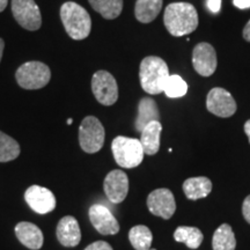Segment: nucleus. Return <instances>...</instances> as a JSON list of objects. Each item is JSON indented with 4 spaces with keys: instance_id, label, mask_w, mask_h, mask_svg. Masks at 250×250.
<instances>
[{
    "instance_id": "nucleus-1",
    "label": "nucleus",
    "mask_w": 250,
    "mask_h": 250,
    "mask_svg": "<svg viewBox=\"0 0 250 250\" xmlns=\"http://www.w3.org/2000/svg\"><path fill=\"white\" fill-rule=\"evenodd\" d=\"M164 22L171 36L182 37L197 29L198 14L189 2H173L165 9Z\"/></svg>"
},
{
    "instance_id": "nucleus-2",
    "label": "nucleus",
    "mask_w": 250,
    "mask_h": 250,
    "mask_svg": "<svg viewBox=\"0 0 250 250\" xmlns=\"http://www.w3.org/2000/svg\"><path fill=\"white\" fill-rule=\"evenodd\" d=\"M167 62L156 56L144 58L139 68V79L143 89L151 95L164 93L166 83L169 78Z\"/></svg>"
},
{
    "instance_id": "nucleus-3",
    "label": "nucleus",
    "mask_w": 250,
    "mask_h": 250,
    "mask_svg": "<svg viewBox=\"0 0 250 250\" xmlns=\"http://www.w3.org/2000/svg\"><path fill=\"white\" fill-rule=\"evenodd\" d=\"M61 19L71 39L80 41L88 37L92 30V19L83 6L73 1L65 2L61 8Z\"/></svg>"
},
{
    "instance_id": "nucleus-4",
    "label": "nucleus",
    "mask_w": 250,
    "mask_h": 250,
    "mask_svg": "<svg viewBox=\"0 0 250 250\" xmlns=\"http://www.w3.org/2000/svg\"><path fill=\"white\" fill-rule=\"evenodd\" d=\"M111 151L116 164L127 169L138 167L145 155L139 139L123 136H118L112 140Z\"/></svg>"
},
{
    "instance_id": "nucleus-5",
    "label": "nucleus",
    "mask_w": 250,
    "mask_h": 250,
    "mask_svg": "<svg viewBox=\"0 0 250 250\" xmlns=\"http://www.w3.org/2000/svg\"><path fill=\"white\" fill-rule=\"evenodd\" d=\"M15 79L24 89H40L49 83L51 71L44 62H27L18 68Z\"/></svg>"
},
{
    "instance_id": "nucleus-6",
    "label": "nucleus",
    "mask_w": 250,
    "mask_h": 250,
    "mask_svg": "<svg viewBox=\"0 0 250 250\" xmlns=\"http://www.w3.org/2000/svg\"><path fill=\"white\" fill-rule=\"evenodd\" d=\"M104 127L101 122L94 116H87L83 120L79 127V144L83 152H99L104 144Z\"/></svg>"
},
{
    "instance_id": "nucleus-7",
    "label": "nucleus",
    "mask_w": 250,
    "mask_h": 250,
    "mask_svg": "<svg viewBox=\"0 0 250 250\" xmlns=\"http://www.w3.org/2000/svg\"><path fill=\"white\" fill-rule=\"evenodd\" d=\"M12 13L15 21L24 29L34 31L42 26V15L34 0H12Z\"/></svg>"
},
{
    "instance_id": "nucleus-8",
    "label": "nucleus",
    "mask_w": 250,
    "mask_h": 250,
    "mask_svg": "<svg viewBox=\"0 0 250 250\" xmlns=\"http://www.w3.org/2000/svg\"><path fill=\"white\" fill-rule=\"evenodd\" d=\"M92 90L95 99L102 105L115 104L118 99V86L112 74L98 71L92 78Z\"/></svg>"
},
{
    "instance_id": "nucleus-9",
    "label": "nucleus",
    "mask_w": 250,
    "mask_h": 250,
    "mask_svg": "<svg viewBox=\"0 0 250 250\" xmlns=\"http://www.w3.org/2000/svg\"><path fill=\"white\" fill-rule=\"evenodd\" d=\"M206 108L218 117H230L236 111V102L226 89L215 87L211 89L206 98Z\"/></svg>"
},
{
    "instance_id": "nucleus-10",
    "label": "nucleus",
    "mask_w": 250,
    "mask_h": 250,
    "mask_svg": "<svg viewBox=\"0 0 250 250\" xmlns=\"http://www.w3.org/2000/svg\"><path fill=\"white\" fill-rule=\"evenodd\" d=\"M147 208L152 214L168 220L176 211L173 192L166 188L154 190L147 197Z\"/></svg>"
},
{
    "instance_id": "nucleus-11",
    "label": "nucleus",
    "mask_w": 250,
    "mask_h": 250,
    "mask_svg": "<svg viewBox=\"0 0 250 250\" xmlns=\"http://www.w3.org/2000/svg\"><path fill=\"white\" fill-rule=\"evenodd\" d=\"M24 199L34 212L46 214L56 208V197L46 188L31 186L24 192Z\"/></svg>"
},
{
    "instance_id": "nucleus-12",
    "label": "nucleus",
    "mask_w": 250,
    "mask_h": 250,
    "mask_svg": "<svg viewBox=\"0 0 250 250\" xmlns=\"http://www.w3.org/2000/svg\"><path fill=\"white\" fill-rule=\"evenodd\" d=\"M89 220L93 227L102 235H115L120 232V224L105 206L95 204L89 208Z\"/></svg>"
},
{
    "instance_id": "nucleus-13",
    "label": "nucleus",
    "mask_w": 250,
    "mask_h": 250,
    "mask_svg": "<svg viewBox=\"0 0 250 250\" xmlns=\"http://www.w3.org/2000/svg\"><path fill=\"white\" fill-rule=\"evenodd\" d=\"M217 54L208 43H199L192 51V65L202 77H210L217 70Z\"/></svg>"
},
{
    "instance_id": "nucleus-14",
    "label": "nucleus",
    "mask_w": 250,
    "mask_h": 250,
    "mask_svg": "<svg viewBox=\"0 0 250 250\" xmlns=\"http://www.w3.org/2000/svg\"><path fill=\"white\" fill-rule=\"evenodd\" d=\"M107 198L114 204H120L126 198L129 192V179L127 175L120 169L111 170L103 183Z\"/></svg>"
},
{
    "instance_id": "nucleus-15",
    "label": "nucleus",
    "mask_w": 250,
    "mask_h": 250,
    "mask_svg": "<svg viewBox=\"0 0 250 250\" xmlns=\"http://www.w3.org/2000/svg\"><path fill=\"white\" fill-rule=\"evenodd\" d=\"M56 235L62 246L67 248L77 247L81 241V232L77 219L72 215L62 218L57 225Z\"/></svg>"
},
{
    "instance_id": "nucleus-16",
    "label": "nucleus",
    "mask_w": 250,
    "mask_h": 250,
    "mask_svg": "<svg viewBox=\"0 0 250 250\" xmlns=\"http://www.w3.org/2000/svg\"><path fill=\"white\" fill-rule=\"evenodd\" d=\"M14 230L18 240L24 247L31 250H39L42 248L44 237H43L42 230L36 225L27 223V221H21L15 226Z\"/></svg>"
},
{
    "instance_id": "nucleus-17",
    "label": "nucleus",
    "mask_w": 250,
    "mask_h": 250,
    "mask_svg": "<svg viewBox=\"0 0 250 250\" xmlns=\"http://www.w3.org/2000/svg\"><path fill=\"white\" fill-rule=\"evenodd\" d=\"M162 125L159 121L151 122L140 132V143L144 152L147 155H154L160 149V136Z\"/></svg>"
},
{
    "instance_id": "nucleus-18",
    "label": "nucleus",
    "mask_w": 250,
    "mask_h": 250,
    "mask_svg": "<svg viewBox=\"0 0 250 250\" xmlns=\"http://www.w3.org/2000/svg\"><path fill=\"white\" fill-rule=\"evenodd\" d=\"M212 190V182L210 179L205 176L191 177L186 180L183 183V191L188 199L197 201V199L205 198L210 195Z\"/></svg>"
},
{
    "instance_id": "nucleus-19",
    "label": "nucleus",
    "mask_w": 250,
    "mask_h": 250,
    "mask_svg": "<svg viewBox=\"0 0 250 250\" xmlns=\"http://www.w3.org/2000/svg\"><path fill=\"white\" fill-rule=\"evenodd\" d=\"M160 114H159L158 105L155 101L151 98H143L138 104V116L136 120V130L142 132L144 127L148 123L154 121H159Z\"/></svg>"
},
{
    "instance_id": "nucleus-20",
    "label": "nucleus",
    "mask_w": 250,
    "mask_h": 250,
    "mask_svg": "<svg viewBox=\"0 0 250 250\" xmlns=\"http://www.w3.org/2000/svg\"><path fill=\"white\" fill-rule=\"evenodd\" d=\"M162 8V0H137L134 7L136 19L142 23H149L158 17Z\"/></svg>"
},
{
    "instance_id": "nucleus-21",
    "label": "nucleus",
    "mask_w": 250,
    "mask_h": 250,
    "mask_svg": "<svg viewBox=\"0 0 250 250\" xmlns=\"http://www.w3.org/2000/svg\"><path fill=\"white\" fill-rule=\"evenodd\" d=\"M212 247H213V250H235V235L229 225L223 224L218 227L213 234Z\"/></svg>"
},
{
    "instance_id": "nucleus-22",
    "label": "nucleus",
    "mask_w": 250,
    "mask_h": 250,
    "mask_svg": "<svg viewBox=\"0 0 250 250\" xmlns=\"http://www.w3.org/2000/svg\"><path fill=\"white\" fill-rule=\"evenodd\" d=\"M174 239L176 242L186 243L190 249H197L203 242V233L197 227L180 226L174 232Z\"/></svg>"
},
{
    "instance_id": "nucleus-23",
    "label": "nucleus",
    "mask_w": 250,
    "mask_h": 250,
    "mask_svg": "<svg viewBox=\"0 0 250 250\" xmlns=\"http://www.w3.org/2000/svg\"><path fill=\"white\" fill-rule=\"evenodd\" d=\"M94 11L107 20L118 18L123 9V0H88Z\"/></svg>"
},
{
    "instance_id": "nucleus-24",
    "label": "nucleus",
    "mask_w": 250,
    "mask_h": 250,
    "mask_svg": "<svg viewBox=\"0 0 250 250\" xmlns=\"http://www.w3.org/2000/svg\"><path fill=\"white\" fill-rule=\"evenodd\" d=\"M129 240L134 250H149L152 246L153 235L148 227L138 225L130 229Z\"/></svg>"
},
{
    "instance_id": "nucleus-25",
    "label": "nucleus",
    "mask_w": 250,
    "mask_h": 250,
    "mask_svg": "<svg viewBox=\"0 0 250 250\" xmlns=\"http://www.w3.org/2000/svg\"><path fill=\"white\" fill-rule=\"evenodd\" d=\"M20 155V145L8 134L0 131V162L13 161Z\"/></svg>"
},
{
    "instance_id": "nucleus-26",
    "label": "nucleus",
    "mask_w": 250,
    "mask_h": 250,
    "mask_svg": "<svg viewBox=\"0 0 250 250\" xmlns=\"http://www.w3.org/2000/svg\"><path fill=\"white\" fill-rule=\"evenodd\" d=\"M188 92V85L182 78L177 74L169 76L166 83L164 93L170 99H179L184 96Z\"/></svg>"
},
{
    "instance_id": "nucleus-27",
    "label": "nucleus",
    "mask_w": 250,
    "mask_h": 250,
    "mask_svg": "<svg viewBox=\"0 0 250 250\" xmlns=\"http://www.w3.org/2000/svg\"><path fill=\"white\" fill-rule=\"evenodd\" d=\"M85 250H114L112 247L105 241H95L86 247Z\"/></svg>"
},
{
    "instance_id": "nucleus-28",
    "label": "nucleus",
    "mask_w": 250,
    "mask_h": 250,
    "mask_svg": "<svg viewBox=\"0 0 250 250\" xmlns=\"http://www.w3.org/2000/svg\"><path fill=\"white\" fill-rule=\"evenodd\" d=\"M206 6L211 13H219L221 8V0H206Z\"/></svg>"
},
{
    "instance_id": "nucleus-29",
    "label": "nucleus",
    "mask_w": 250,
    "mask_h": 250,
    "mask_svg": "<svg viewBox=\"0 0 250 250\" xmlns=\"http://www.w3.org/2000/svg\"><path fill=\"white\" fill-rule=\"evenodd\" d=\"M242 213H243V217H245L247 223L250 224V195L248 197H246L245 202H243Z\"/></svg>"
},
{
    "instance_id": "nucleus-30",
    "label": "nucleus",
    "mask_w": 250,
    "mask_h": 250,
    "mask_svg": "<svg viewBox=\"0 0 250 250\" xmlns=\"http://www.w3.org/2000/svg\"><path fill=\"white\" fill-rule=\"evenodd\" d=\"M233 4L240 9L250 8V0H233Z\"/></svg>"
},
{
    "instance_id": "nucleus-31",
    "label": "nucleus",
    "mask_w": 250,
    "mask_h": 250,
    "mask_svg": "<svg viewBox=\"0 0 250 250\" xmlns=\"http://www.w3.org/2000/svg\"><path fill=\"white\" fill-rule=\"evenodd\" d=\"M243 37H245L246 41L250 42V20L247 22L245 29H243Z\"/></svg>"
},
{
    "instance_id": "nucleus-32",
    "label": "nucleus",
    "mask_w": 250,
    "mask_h": 250,
    "mask_svg": "<svg viewBox=\"0 0 250 250\" xmlns=\"http://www.w3.org/2000/svg\"><path fill=\"white\" fill-rule=\"evenodd\" d=\"M245 132H246L247 136H248V140H249V143H250V120L246 122V124H245Z\"/></svg>"
},
{
    "instance_id": "nucleus-33",
    "label": "nucleus",
    "mask_w": 250,
    "mask_h": 250,
    "mask_svg": "<svg viewBox=\"0 0 250 250\" xmlns=\"http://www.w3.org/2000/svg\"><path fill=\"white\" fill-rule=\"evenodd\" d=\"M4 48H5V42H4V40L0 39V62H1L2 52H4Z\"/></svg>"
},
{
    "instance_id": "nucleus-34",
    "label": "nucleus",
    "mask_w": 250,
    "mask_h": 250,
    "mask_svg": "<svg viewBox=\"0 0 250 250\" xmlns=\"http://www.w3.org/2000/svg\"><path fill=\"white\" fill-rule=\"evenodd\" d=\"M7 2H8V0H0V13H1V12L6 8Z\"/></svg>"
},
{
    "instance_id": "nucleus-35",
    "label": "nucleus",
    "mask_w": 250,
    "mask_h": 250,
    "mask_svg": "<svg viewBox=\"0 0 250 250\" xmlns=\"http://www.w3.org/2000/svg\"><path fill=\"white\" fill-rule=\"evenodd\" d=\"M72 121H73V120H72V118H68V120H67V124L71 125V124H72Z\"/></svg>"
},
{
    "instance_id": "nucleus-36",
    "label": "nucleus",
    "mask_w": 250,
    "mask_h": 250,
    "mask_svg": "<svg viewBox=\"0 0 250 250\" xmlns=\"http://www.w3.org/2000/svg\"><path fill=\"white\" fill-rule=\"evenodd\" d=\"M149 250H156V249H149Z\"/></svg>"
}]
</instances>
